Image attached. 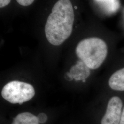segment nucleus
Listing matches in <instances>:
<instances>
[{"instance_id":"1","label":"nucleus","mask_w":124,"mask_h":124,"mask_svg":"<svg viewBox=\"0 0 124 124\" xmlns=\"http://www.w3.org/2000/svg\"><path fill=\"white\" fill-rule=\"evenodd\" d=\"M74 12L70 0H59L52 8L45 27L46 38L51 44L59 46L71 35Z\"/></svg>"},{"instance_id":"2","label":"nucleus","mask_w":124,"mask_h":124,"mask_svg":"<svg viewBox=\"0 0 124 124\" xmlns=\"http://www.w3.org/2000/svg\"><path fill=\"white\" fill-rule=\"evenodd\" d=\"M78 57L90 69L95 70L100 66L108 53L106 43L97 37H92L80 41L76 48Z\"/></svg>"},{"instance_id":"3","label":"nucleus","mask_w":124,"mask_h":124,"mask_svg":"<svg viewBox=\"0 0 124 124\" xmlns=\"http://www.w3.org/2000/svg\"><path fill=\"white\" fill-rule=\"evenodd\" d=\"M35 95V91L31 85L19 81L8 82L1 91L2 98L13 104H22L30 100Z\"/></svg>"},{"instance_id":"4","label":"nucleus","mask_w":124,"mask_h":124,"mask_svg":"<svg viewBox=\"0 0 124 124\" xmlns=\"http://www.w3.org/2000/svg\"><path fill=\"white\" fill-rule=\"evenodd\" d=\"M122 106V100L119 97L115 96L111 98L101 120L100 124H119Z\"/></svg>"},{"instance_id":"5","label":"nucleus","mask_w":124,"mask_h":124,"mask_svg":"<svg viewBox=\"0 0 124 124\" xmlns=\"http://www.w3.org/2000/svg\"><path fill=\"white\" fill-rule=\"evenodd\" d=\"M108 84L113 90L124 91V67L116 71L111 75Z\"/></svg>"},{"instance_id":"6","label":"nucleus","mask_w":124,"mask_h":124,"mask_svg":"<svg viewBox=\"0 0 124 124\" xmlns=\"http://www.w3.org/2000/svg\"><path fill=\"white\" fill-rule=\"evenodd\" d=\"M12 124H39V122L37 116L29 112H24L17 115Z\"/></svg>"},{"instance_id":"7","label":"nucleus","mask_w":124,"mask_h":124,"mask_svg":"<svg viewBox=\"0 0 124 124\" xmlns=\"http://www.w3.org/2000/svg\"><path fill=\"white\" fill-rule=\"evenodd\" d=\"M105 12L112 14L116 12L120 7L119 0H94Z\"/></svg>"},{"instance_id":"8","label":"nucleus","mask_w":124,"mask_h":124,"mask_svg":"<svg viewBox=\"0 0 124 124\" xmlns=\"http://www.w3.org/2000/svg\"><path fill=\"white\" fill-rule=\"evenodd\" d=\"M37 117L39 120V122L40 124L45 123L47 120V115L44 113H40L37 116Z\"/></svg>"},{"instance_id":"9","label":"nucleus","mask_w":124,"mask_h":124,"mask_svg":"<svg viewBox=\"0 0 124 124\" xmlns=\"http://www.w3.org/2000/svg\"><path fill=\"white\" fill-rule=\"evenodd\" d=\"M18 3L23 6H28L31 5L35 0H16Z\"/></svg>"},{"instance_id":"10","label":"nucleus","mask_w":124,"mask_h":124,"mask_svg":"<svg viewBox=\"0 0 124 124\" xmlns=\"http://www.w3.org/2000/svg\"><path fill=\"white\" fill-rule=\"evenodd\" d=\"M11 0H0V8H2L9 4Z\"/></svg>"},{"instance_id":"11","label":"nucleus","mask_w":124,"mask_h":124,"mask_svg":"<svg viewBox=\"0 0 124 124\" xmlns=\"http://www.w3.org/2000/svg\"><path fill=\"white\" fill-rule=\"evenodd\" d=\"M119 124H124V106L122 109Z\"/></svg>"}]
</instances>
